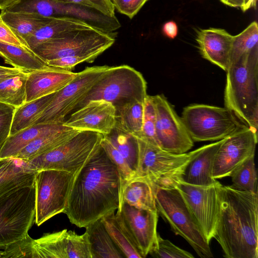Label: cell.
<instances>
[{
	"label": "cell",
	"mask_w": 258,
	"mask_h": 258,
	"mask_svg": "<svg viewBox=\"0 0 258 258\" xmlns=\"http://www.w3.org/2000/svg\"><path fill=\"white\" fill-rule=\"evenodd\" d=\"M100 145L109 159L116 165L123 184L136 177V173L132 170L128 163L113 146L106 135H103Z\"/></svg>",
	"instance_id": "cell-37"
},
{
	"label": "cell",
	"mask_w": 258,
	"mask_h": 258,
	"mask_svg": "<svg viewBox=\"0 0 258 258\" xmlns=\"http://www.w3.org/2000/svg\"><path fill=\"white\" fill-rule=\"evenodd\" d=\"M152 257L158 258H192L190 252L176 246L158 233L156 240L149 251Z\"/></svg>",
	"instance_id": "cell-39"
},
{
	"label": "cell",
	"mask_w": 258,
	"mask_h": 258,
	"mask_svg": "<svg viewBox=\"0 0 258 258\" xmlns=\"http://www.w3.org/2000/svg\"><path fill=\"white\" fill-rule=\"evenodd\" d=\"M104 226L124 257L144 258L120 213L112 212L102 218Z\"/></svg>",
	"instance_id": "cell-23"
},
{
	"label": "cell",
	"mask_w": 258,
	"mask_h": 258,
	"mask_svg": "<svg viewBox=\"0 0 258 258\" xmlns=\"http://www.w3.org/2000/svg\"><path fill=\"white\" fill-rule=\"evenodd\" d=\"M232 184L235 190L257 192V174L254 163V155L240 165L231 174Z\"/></svg>",
	"instance_id": "cell-36"
},
{
	"label": "cell",
	"mask_w": 258,
	"mask_h": 258,
	"mask_svg": "<svg viewBox=\"0 0 258 258\" xmlns=\"http://www.w3.org/2000/svg\"><path fill=\"white\" fill-rule=\"evenodd\" d=\"M28 73L23 72L0 82V102L17 108L26 102Z\"/></svg>",
	"instance_id": "cell-34"
},
{
	"label": "cell",
	"mask_w": 258,
	"mask_h": 258,
	"mask_svg": "<svg viewBox=\"0 0 258 258\" xmlns=\"http://www.w3.org/2000/svg\"><path fill=\"white\" fill-rule=\"evenodd\" d=\"M95 59L89 56H67L46 61L49 66L55 67L71 71L77 64L87 62H92Z\"/></svg>",
	"instance_id": "cell-44"
},
{
	"label": "cell",
	"mask_w": 258,
	"mask_h": 258,
	"mask_svg": "<svg viewBox=\"0 0 258 258\" xmlns=\"http://www.w3.org/2000/svg\"><path fill=\"white\" fill-rule=\"evenodd\" d=\"M115 108V127L125 133L139 136L142 129L144 102L133 100Z\"/></svg>",
	"instance_id": "cell-32"
},
{
	"label": "cell",
	"mask_w": 258,
	"mask_h": 258,
	"mask_svg": "<svg viewBox=\"0 0 258 258\" xmlns=\"http://www.w3.org/2000/svg\"><path fill=\"white\" fill-rule=\"evenodd\" d=\"M3 66H0V68H2Z\"/></svg>",
	"instance_id": "cell-52"
},
{
	"label": "cell",
	"mask_w": 258,
	"mask_h": 258,
	"mask_svg": "<svg viewBox=\"0 0 258 258\" xmlns=\"http://www.w3.org/2000/svg\"><path fill=\"white\" fill-rule=\"evenodd\" d=\"M122 200V203L138 209L157 211L155 191L151 183L143 177H136L123 184Z\"/></svg>",
	"instance_id": "cell-26"
},
{
	"label": "cell",
	"mask_w": 258,
	"mask_h": 258,
	"mask_svg": "<svg viewBox=\"0 0 258 258\" xmlns=\"http://www.w3.org/2000/svg\"><path fill=\"white\" fill-rule=\"evenodd\" d=\"M20 0H0V10H5L13 6Z\"/></svg>",
	"instance_id": "cell-48"
},
{
	"label": "cell",
	"mask_w": 258,
	"mask_h": 258,
	"mask_svg": "<svg viewBox=\"0 0 258 258\" xmlns=\"http://www.w3.org/2000/svg\"><path fill=\"white\" fill-rule=\"evenodd\" d=\"M214 238L227 258H257V192L222 186Z\"/></svg>",
	"instance_id": "cell-2"
},
{
	"label": "cell",
	"mask_w": 258,
	"mask_h": 258,
	"mask_svg": "<svg viewBox=\"0 0 258 258\" xmlns=\"http://www.w3.org/2000/svg\"><path fill=\"white\" fill-rule=\"evenodd\" d=\"M133 136L138 149L139 159L136 177L146 179L154 191L158 188H175L182 181L184 169L195 150L182 154H173L138 137Z\"/></svg>",
	"instance_id": "cell-5"
},
{
	"label": "cell",
	"mask_w": 258,
	"mask_h": 258,
	"mask_svg": "<svg viewBox=\"0 0 258 258\" xmlns=\"http://www.w3.org/2000/svg\"><path fill=\"white\" fill-rule=\"evenodd\" d=\"M53 93L16 108L10 136L33 125L54 97Z\"/></svg>",
	"instance_id": "cell-31"
},
{
	"label": "cell",
	"mask_w": 258,
	"mask_h": 258,
	"mask_svg": "<svg viewBox=\"0 0 258 258\" xmlns=\"http://www.w3.org/2000/svg\"><path fill=\"white\" fill-rule=\"evenodd\" d=\"M222 186L218 181L208 186H198L181 181L176 187L209 244L215 237Z\"/></svg>",
	"instance_id": "cell-13"
},
{
	"label": "cell",
	"mask_w": 258,
	"mask_h": 258,
	"mask_svg": "<svg viewBox=\"0 0 258 258\" xmlns=\"http://www.w3.org/2000/svg\"><path fill=\"white\" fill-rule=\"evenodd\" d=\"M79 132L80 131L65 126L60 130L35 139L14 157L29 160L63 144Z\"/></svg>",
	"instance_id": "cell-28"
},
{
	"label": "cell",
	"mask_w": 258,
	"mask_h": 258,
	"mask_svg": "<svg viewBox=\"0 0 258 258\" xmlns=\"http://www.w3.org/2000/svg\"><path fill=\"white\" fill-rule=\"evenodd\" d=\"M0 16L25 43L27 38L53 18L43 17L35 13L12 12L5 10L2 11Z\"/></svg>",
	"instance_id": "cell-29"
},
{
	"label": "cell",
	"mask_w": 258,
	"mask_h": 258,
	"mask_svg": "<svg viewBox=\"0 0 258 258\" xmlns=\"http://www.w3.org/2000/svg\"><path fill=\"white\" fill-rule=\"evenodd\" d=\"M109 68L108 66L86 67L77 73L76 77L70 83L56 93L33 125L62 124L67 116L77 108Z\"/></svg>",
	"instance_id": "cell-12"
},
{
	"label": "cell",
	"mask_w": 258,
	"mask_h": 258,
	"mask_svg": "<svg viewBox=\"0 0 258 258\" xmlns=\"http://www.w3.org/2000/svg\"><path fill=\"white\" fill-rule=\"evenodd\" d=\"M119 212L144 258L155 242L158 220L157 211L140 209L123 203Z\"/></svg>",
	"instance_id": "cell-18"
},
{
	"label": "cell",
	"mask_w": 258,
	"mask_h": 258,
	"mask_svg": "<svg viewBox=\"0 0 258 258\" xmlns=\"http://www.w3.org/2000/svg\"><path fill=\"white\" fill-rule=\"evenodd\" d=\"M75 175L60 170L37 171L34 222L38 226L63 212Z\"/></svg>",
	"instance_id": "cell-11"
},
{
	"label": "cell",
	"mask_w": 258,
	"mask_h": 258,
	"mask_svg": "<svg viewBox=\"0 0 258 258\" xmlns=\"http://www.w3.org/2000/svg\"><path fill=\"white\" fill-rule=\"evenodd\" d=\"M59 3L79 5L95 10L109 17L115 16L111 0H55Z\"/></svg>",
	"instance_id": "cell-41"
},
{
	"label": "cell",
	"mask_w": 258,
	"mask_h": 258,
	"mask_svg": "<svg viewBox=\"0 0 258 258\" xmlns=\"http://www.w3.org/2000/svg\"><path fill=\"white\" fill-rule=\"evenodd\" d=\"M91 26L81 21L67 18H53L25 40L27 46L33 50L40 44L71 29ZM92 27V26H91Z\"/></svg>",
	"instance_id": "cell-30"
},
{
	"label": "cell",
	"mask_w": 258,
	"mask_h": 258,
	"mask_svg": "<svg viewBox=\"0 0 258 258\" xmlns=\"http://www.w3.org/2000/svg\"><path fill=\"white\" fill-rule=\"evenodd\" d=\"M103 135L80 131L59 146L27 160L29 168L36 171L56 169L76 174L101 147Z\"/></svg>",
	"instance_id": "cell-8"
},
{
	"label": "cell",
	"mask_w": 258,
	"mask_h": 258,
	"mask_svg": "<svg viewBox=\"0 0 258 258\" xmlns=\"http://www.w3.org/2000/svg\"><path fill=\"white\" fill-rule=\"evenodd\" d=\"M38 258H91L88 234L63 229L34 239Z\"/></svg>",
	"instance_id": "cell-16"
},
{
	"label": "cell",
	"mask_w": 258,
	"mask_h": 258,
	"mask_svg": "<svg viewBox=\"0 0 258 258\" xmlns=\"http://www.w3.org/2000/svg\"><path fill=\"white\" fill-rule=\"evenodd\" d=\"M0 56L6 63L25 72L48 66L47 62L28 47L0 42Z\"/></svg>",
	"instance_id": "cell-27"
},
{
	"label": "cell",
	"mask_w": 258,
	"mask_h": 258,
	"mask_svg": "<svg viewBox=\"0 0 258 258\" xmlns=\"http://www.w3.org/2000/svg\"><path fill=\"white\" fill-rule=\"evenodd\" d=\"M91 258H123V253L107 231L102 219L85 227Z\"/></svg>",
	"instance_id": "cell-25"
},
{
	"label": "cell",
	"mask_w": 258,
	"mask_h": 258,
	"mask_svg": "<svg viewBox=\"0 0 258 258\" xmlns=\"http://www.w3.org/2000/svg\"><path fill=\"white\" fill-rule=\"evenodd\" d=\"M223 3L232 7H239L241 9L243 0H220Z\"/></svg>",
	"instance_id": "cell-49"
},
{
	"label": "cell",
	"mask_w": 258,
	"mask_h": 258,
	"mask_svg": "<svg viewBox=\"0 0 258 258\" xmlns=\"http://www.w3.org/2000/svg\"><path fill=\"white\" fill-rule=\"evenodd\" d=\"M35 185L21 187L0 198V249L24 237L35 221Z\"/></svg>",
	"instance_id": "cell-9"
},
{
	"label": "cell",
	"mask_w": 258,
	"mask_h": 258,
	"mask_svg": "<svg viewBox=\"0 0 258 258\" xmlns=\"http://www.w3.org/2000/svg\"><path fill=\"white\" fill-rule=\"evenodd\" d=\"M156 119V110L154 101L152 96L147 95L144 102L142 132L141 134L137 137L158 146L155 135Z\"/></svg>",
	"instance_id": "cell-38"
},
{
	"label": "cell",
	"mask_w": 258,
	"mask_h": 258,
	"mask_svg": "<svg viewBox=\"0 0 258 258\" xmlns=\"http://www.w3.org/2000/svg\"><path fill=\"white\" fill-rule=\"evenodd\" d=\"M63 122L64 126L79 131H92L107 135L115 128L116 110L104 100H92L75 110Z\"/></svg>",
	"instance_id": "cell-17"
},
{
	"label": "cell",
	"mask_w": 258,
	"mask_h": 258,
	"mask_svg": "<svg viewBox=\"0 0 258 258\" xmlns=\"http://www.w3.org/2000/svg\"><path fill=\"white\" fill-rule=\"evenodd\" d=\"M147 83L142 74L127 65L110 67L77 108L92 100H104L116 107L129 101L144 102Z\"/></svg>",
	"instance_id": "cell-7"
},
{
	"label": "cell",
	"mask_w": 258,
	"mask_h": 258,
	"mask_svg": "<svg viewBox=\"0 0 258 258\" xmlns=\"http://www.w3.org/2000/svg\"><path fill=\"white\" fill-rule=\"evenodd\" d=\"M77 75V73L72 71L49 66L28 72L26 83V102L58 91Z\"/></svg>",
	"instance_id": "cell-19"
},
{
	"label": "cell",
	"mask_w": 258,
	"mask_h": 258,
	"mask_svg": "<svg viewBox=\"0 0 258 258\" xmlns=\"http://www.w3.org/2000/svg\"><path fill=\"white\" fill-rule=\"evenodd\" d=\"M122 204L120 175L101 146L76 174L63 213L73 224L85 228Z\"/></svg>",
	"instance_id": "cell-1"
},
{
	"label": "cell",
	"mask_w": 258,
	"mask_h": 258,
	"mask_svg": "<svg viewBox=\"0 0 258 258\" xmlns=\"http://www.w3.org/2000/svg\"><path fill=\"white\" fill-rule=\"evenodd\" d=\"M64 126L62 124H36L10 135L0 150V159L15 157L35 139Z\"/></svg>",
	"instance_id": "cell-24"
},
{
	"label": "cell",
	"mask_w": 258,
	"mask_h": 258,
	"mask_svg": "<svg viewBox=\"0 0 258 258\" xmlns=\"http://www.w3.org/2000/svg\"><path fill=\"white\" fill-rule=\"evenodd\" d=\"M226 72L225 107L242 124L257 132L258 54L239 59Z\"/></svg>",
	"instance_id": "cell-3"
},
{
	"label": "cell",
	"mask_w": 258,
	"mask_h": 258,
	"mask_svg": "<svg viewBox=\"0 0 258 258\" xmlns=\"http://www.w3.org/2000/svg\"><path fill=\"white\" fill-rule=\"evenodd\" d=\"M15 109L14 106L0 102V150L10 136Z\"/></svg>",
	"instance_id": "cell-42"
},
{
	"label": "cell",
	"mask_w": 258,
	"mask_h": 258,
	"mask_svg": "<svg viewBox=\"0 0 258 258\" xmlns=\"http://www.w3.org/2000/svg\"><path fill=\"white\" fill-rule=\"evenodd\" d=\"M34 239L28 234L4 248L2 258L35 257L38 255L34 246Z\"/></svg>",
	"instance_id": "cell-40"
},
{
	"label": "cell",
	"mask_w": 258,
	"mask_h": 258,
	"mask_svg": "<svg viewBox=\"0 0 258 258\" xmlns=\"http://www.w3.org/2000/svg\"><path fill=\"white\" fill-rule=\"evenodd\" d=\"M163 31L168 37L173 39L178 33L177 24L174 21H169L166 23L163 27Z\"/></svg>",
	"instance_id": "cell-47"
},
{
	"label": "cell",
	"mask_w": 258,
	"mask_h": 258,
	"mask_svg": "<svg viewBox=\"0 0 258 258\" xmlns=\"http://www.w3.org/2000/svg\"><path fill=\"white\" fill-rule=\"evenodd\" d=\"M36 172L29 168L27 160L17 157L0 159V198L14 190L34 184Z\"/></svg>",
	"instance_id": "cell-22"
},
{
	"label": "cell",
	"mask_w": 258,
	"mask_h": 258,
	"mask_svg": "<svg viewBox=\"0 0 258 258\" xmlns=\"http://www.w3.org/2000/svg\"><path fill=\"white\" fill-rule=\"evenodd\" d=\"M233 38L224 29L210 28L199 31L196 40L202 57L226 72Z\"/></svg>",
	"instance_id": "cell-20"
},
{
	"label": "cell",
	"mask_w": 258,
	"mask_h": 258,
	"mask_svg": "<svg viewBox=\"0 0 258 258\" xmlns=\"http://www.w3.org/2000/svg\"><path fill=\"white\" fill-rule=\"evenodd\" d=\"M256 0H243V4L241 10L245 11L248 9L255 6Z\"/></svg>",
	"instance_id": "cell-50"
},
{
	"label": "cell",
	"mask_w": 258,
	"mask_h": 258,
	"mask_svg": "<svg viewBox=\"0 0 258 258\" xmlns=\"http://www.w3.org/2000/svg\"><path fill=\"white\" fill-rule=\"evenodd\" d=\"M256 54H258V26L256 22H253L240 33L233 36L229 66L241 58Z\"/></svg>",
	"instance_id": "cell-33"
},
{
	"label": "cell",
	"mask_w": 258,
	"mask_h": 258,
	"mask_svg": "<svg viewBox=\"0 0 258 258\" xmlns=\"http://www.w3.org/2000/svg\"><path fill=\"white\" fill-rule=\"evenodd\" d=\"M0 42L28 47L24 41L4 21L1 16Z\"/></svg>",
	"instance_id": "cell-45"
},
{
	"label": "cell",
	"mask_w": 258,
	"mask_h": 258,
	"mask_svg": "<svg viewBox=\"0 0 258 258\" xmlns=\"http://www.w3.org/2000/svg\"><path fill=\"white\" fill-rule=\"evenodd\" d=\"M257 143V132L245 125L224 138L215 156L213 177L230 176L240 165L254 155Z\"/></svg>",
	"instance_id": "cell-15"
},
{
	"label": "cell",
	"mask_w": 258,
	"mask_h": 258,
	"mask_svg": "<svg viewBox=\"0 0 258 258\" xmlns=\"http://www.w3.org/2000/svg\"><path fill=\"white\" fill-rule=\"evenodd\" d=\"M224 139L202 146L195 152L185 167L182 181L192 185L208 186L217 181L212 176L215 156Z\"/></svg>",
	"instance_id": "cell-21"
},
{
	"label": "cell",
	"mask_w": 258,
	"mask_h": 258,
	"mask_svg": "<svg viewBox=\"0 0 258 258\" xmlns=\"http://www.w3.org/2000/svg\"><path fill=\"white\" fill-rule=\"evenodd\" d=\"M156 110L155 135L158 146L168 152L182 154L192 148L194 142L181 117L163 95L152 96Z\"/></svg>",
	"instance_id": "cell-14"
},
{
	"label": "cell",
	"mask_w": 258,
	"mask_h": 258,
	"mask_svg": "<svg viewBox=\"0 0 258 258\" xmlns=\"http://www.w3.org/2000/svg\"><path fill=\"white\" fill-rule=\"evenodd\" d=\"M148 0H111L119 13L132 19Z\"/></svg>",
	"instance_id": "cell-43"
},
{
	"label": "cell",
	"mask_w": 258,
	"mask_h": 258,
	"mask_svg": "<svg viewBox=\"0 0 258 258\" xmlns=\"http://www.w3.org/2000/svg\"><path fill=\"white\" fill-rule=\"evenodd\" d=\"M115 32L108 33L88 26L66 31L43 42L32 51L46 62L67 56H89L95 59L115 41Z\"/></svg>",
	"instance_id": "cell-4"
},
{
	"label": "cell",
	"mask_w": 258,
	"mask_h": 258,
	"mask_svg": "<svg viewBox=\"0 0 258 258\" xmlns=\"http://www.w3.org/2000/svg\"><path fill=\"white\" fill-rule=\"evenodd\" d=\"M181 118L194 142L219 141L244 126L225 107L206 104L186 106Z\"/></svg>",
	"instance_id": "cell-10"
},
{
	"label": "cell",
	"mask_w": 258,
	"mask_h": 258,
	"mask_svg": "<svg viewBox=\"0 0 258 258\" xmlns=\"http://www.w3.org/2000/svg\"><path fill=\"white\" fill-rule=\"evenodd\" d=\"M158 214L173 231L185 239L201 257L213 256L208 243L182 195L176 188L155 190Z\"/></svg>",
	"instance_id": "cell-6"
},
{
	"label": "cell",
	"mask_w": 258,
	"mask_h": 258,
	"mask_svg": "<svg viewBox=\"0 0 258 258\" xmlns=\"http://www.w3.org/2000/svg\"><path fill=\"white\" fill-rule=\"evenodd\" d=\"M23 71L15 68L3 67L0 68V82L8 78L15 76Z\"/></svg>",
	"instance_id": "cell-46"
},
{
	"label": "cell",
	"mask_w": 258,
	"mask_h": 258,
	"mask_svg": "<svg viewBox=\"0 0 258 258\" xmlns=\"http://www.w3.org/2000/svg\"><path fill=\"white\" fill-rule=\"evenodd\" d=\"M117 151L136 173L138 164V149L134 136L115 128L106 135Z\"/></svg>",
	"instance_id": "cell-35"
},
{
	"label": "cell",
	"mask_w": 258,
	"mask_h": 258,
	"mask_svg": "<svg viewBox=\"0 0 258 258\" xmlns=\"http://www.w3.org/2000/svg\"><path fill=\"white\" fill-rule=\"evenodd\" d=\"M3 255V251H0V257L2 258Z\"/></svg>",
	"instance_id": "cell-51"
}]
</instances>
